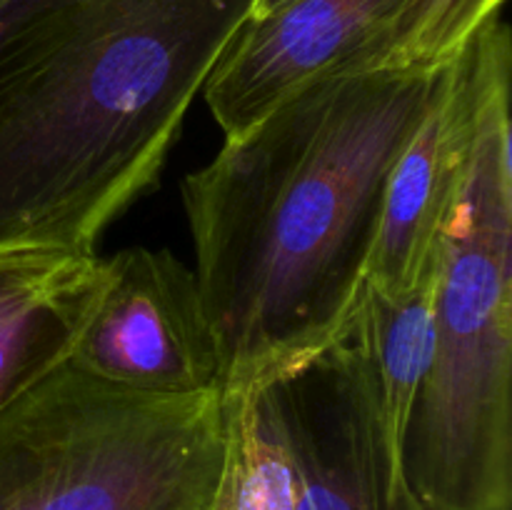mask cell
<instances>
[{"mask_svg":"<svg viewBox=\"0 0 512 510\" xmlns=\"http://www.w3.org/2000/svg\"><path fill=\"white\" fill-rule=\"evenodd\" d=\"M443 68L318 75L185 175L193 273L223 395L348 323L363 298L390 170Z\"/></svg>","mask_w":512,"mask_h":510,"instance_id":"obj_1","label":"cell"},{"mask_svg":"<svg viewBox=\"0 0 512 510\" xmlns=\"http://www.w3.org/2000/svg\"><path fill=\"white\" fill-rule=\"evenodd\" d=\"M258 0H3L0 250L95 253Z\"/></svg>","mask_w":512,"mask_h":510,"instance_id":"obj_2","label":"cell"},{"mask_svg":"<svg viewBox=\"0 0 512 510\" xmlns=\"http://www.w3.org/2000/svg\"><path fill=\"white\" fill-rule=\"evenodd\" d=\"M510 33L495 48L478 138L440 233L433 355L398 445L420 510H512Z\"/></svg>","mask_w":512,"mask_h":510,"instance_id":"obj_3","label":"cell"},{"mask_svg":"<svg viewBox=\"0 0 512 510\" xmlns=\"http://www.w3.org/2000/svg\"><path fill=\"white\" fill-rule=\"evenodd\" d=\"M225 398L120 388L70 360L0 410V510H210Z\"/></svg>","mask_w":512,"mask_h":510,"instance_id":"obj_4","label":"cell"},{"mask_svg":"<svg viewBox=\"0 0 512 510\" xmlns=\"http://www.w3.org/2000/svg\"><path fill=\"white\" fill-rule=\"evenodd\" d=\"M260 378L293 463L295 510H420L383 405L365 288L328 343Z\"/></svg>","mask_w":512,"mask_h":510,"instance_id":"obj_5","label":"cell"},{"mask_svg":"<svg viewBox=\"0 0 512 510\" xmlns=\"http://www.w3.org/2000/svg\"><path fill=\"white\" fill-rule=\"evenodd\" d=\"M68 360L140 393H223L198 280L168 250L128 248L108 260L105 293Z\"/></svg>","mask_w":512,"mask_h":510,"instance_id":"obj_6","label":"cell"},{"mask_svg":"<svg viewBox=\"0 0 512 510\" xmlns=\"http://www.w3.org/2000/svg\"><path fill=\"white\" fill-rule=\"evenodd\" d=\"M508 33L495 15L445 63L423 120L400 150L365 275L378 293H405L438 263L440 233L473 158L490 60Z\"/></svg>","mask_w":512,"mask_h":510,"instance_id":"obj_7","label":"cell"},{"mask_svg":"<svg viewBox=\"0 0 512 510\" xmlns=\"http://www.w3.org/2000/svg\"><path fill=\"white\" fill-rule=\"evenodd\" d=\"M405 5L408 0H288L250 18L203 85L225 138L248 130L318 75L378 68Z\"/></svg>","mask_w":512,"mask_h":510,"instance_id":"obj_8","label":"cell"},{"mask_svg":"<svg viewBox=\"0 0 512 510\" xmlns=\"http://www.w3.org/2000/svg\"><path fill=\"white\" fill-rule=\"evenodd\" d=\"M105 285L95 253L0 250V410L70 358Z\"/></svg>","mask_w":512,"mask_h":510,"instance_id":"obj_9","label":"cell"},{"mask_svg":"<svg viewBox=\"0 0 512 510\" xmlns=\"http://www.w3.org/2000/svg\"><path fill=\"white\" fill-rule=\"evenodd\" d=\"M225 398V465L210 510H295V475L263 378Z\"/></svg>","mask_w":512,"mask_h":510,"instance_id":"obj_10","label":"cell"},{"mask_svg":"<svg viewBox=\"0 0 512 510\" xmlns=\"http://www.w3.org/2000/svg\"><path fill=\"white\" fill-rule=\"evenodd\" d=\"M435 290L438 263L400 295H383L365 283L370 348L378 368L385 413L398 445L433 355Z\"/></svg>","mask_w":512,"mask_h":510,"instance_id":"obj_11","label":"cell"},{"mask_svg":"<svg viewBox=\"0 0 512 510\" xmlns=\"http://www.w3.org/2000/svg\"><path fill=\"white\" fill-rule=\"evenodd\" d=\"M505 0H408L378 68H438L453 60Z\"/></svg>","mask_w":512,"mask_h":510,"instance_id":"obj_12","label":"cell"},{"mask_svg":"<svg viewBox=\"0 0 512 510\" xmlns=\"http://www.w3.org/2000/svg\"><path fill=\"white\" fill-rule=\"evenodd\" d=\"M283 3H288V0H258V5H255V10H253V15H250V18H258V15L270 13V10L280 8Z\"/></svg>","mask_w":512,"mask_h":510,"instance_id":"obj_13","label":"cell"},{"mask_svg":"<svg viewBox=\"0 0 512 510\" xmlns=\"http://www.w3.org/2000/svg\"><path fill=\"white\" fill-rule=\"evenodd\" d=\"M0 3H3V0H0Z\"/></svg>","mask_w":512,"mask_h":510,"instance_id":"obj_14","label":"cell"}]
</instances>
